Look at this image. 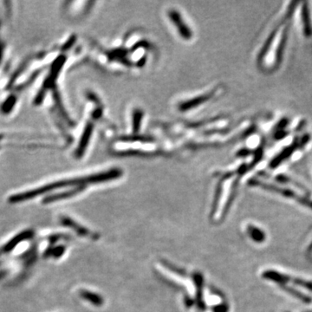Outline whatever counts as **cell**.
Returning a JSON list of instances; mask_svg holds the SVG:
<instances>
[{"instance_id": "obj_5", "label": "cell", "mask_w": 312, "mask_h": 312, "mask_svg": "<svg viewBox=\"0 0 312 312\" xmlns=\"http://www.w3.org/2000/svg\"><path fill=\"white\" fill-rule=\"evenodd\" d=\"M82 296L84 297L86 300L91 302V303H95V304H101V298L97 296V295L93 294V293H89V292H86V291H83L82 292Z\"/></svg>"}, {"instance_id": "obj_4", "label": "cell", "mask_w": 312, "mask_h": 312, "mask_svg": "<svg viewBox=\"0 0 312 312\" xmlns=\"http://www.w3.org/2000/svg\"><path fill=\"white\" fill-rule=\"evenodd\" d=\"M302 21H303V30L304 34L307 37L311 35V24H310V18H309V10L307 7L306 4L302 9Z\"/></svg>"}, {"instance_id": "obj_1", "label": "cell", "mask_w": 312, "mask_h": 312, "mask_svg": "<svg viewBox=\"0 0 312 312\" xmlns=\"http://www.w3.org/2000/svg\"><path fill=\"white\" fill-rule=\"evenodd\" d=\"M299 144H300L299 142H298V143H297V142H295L293 144L289 146L288 148L284 149V150L281 152V154L278 155L276 157L274 158L273 161H271V163H270L271 167H272V168H275V167L279 166L283 161H285L286 159L290 157V156L293 154V152L299 147Z\"/></svg>"}, {"instance_id": "obj_2", "label": "cell", "mask_w": 312, "mask_h": 312, "mask_svg": "<svg viewBox=\"0 0 312 312\" xmlns=\"http://www.w3.org/2000/svg\"><path fill=\"white\" fill-rule=\"evenodd\" d=\"M263 276L265 278V280H271L274 282L280 284V286H285L286 283L289 281V278L284 274L280 273V272H276L274 270H267L263 273Z\"/></svg>"}, {"instance_id": "obj_3", "label": "cell", "mask_w": 312, "mask_h": 312, "mask_svg": "<svg viewBox=\"0 0 312 312\" xmlns=\"http://www.w3.org/2000/svg\"><path fill=\"white\" fill-rule=\"evenodd\" d=\"M247 232H248L250 238L257 243H262L263 241H265V232L260 230L259 227L250 225V226H247Z\"/></svg>"}, {"instance_id": "obj_6", "label": "cell", "mask_w": 312, "mask_h": 312, "mask_svg": "<svg viewBox=\"0 0 312 312\" xmlns=\"http://www.w3.org/2000/svg\"><path fill=\"white\" fill-rule=\"evenodd\" d=\"M295 284L297 286H302L303 288L308 289L309 291H312V283L307 282L304 280H295Z\"/></svg>"}]
</instances>
